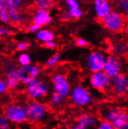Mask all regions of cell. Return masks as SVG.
Returning <instances> with one entry per match:
<instances>
[{"label": "cell", "mask_w": 128, "mask_h": 129, "mask_svg": "<svg viewBox=\"0 0 128 129\" xmlns=\"http://www.w3.org/2000/svg\"><path fill=\"white\" fill-rule=\"evenodd\" d=\"M116 3L118 10H120L124 15H128V0H118Z\"/></svg>", "instance_id": "obj_26"}, {"label": "cell", "mask_w": 128, "mask_h": 129, "mask_svg": "<svg viewBox=\"0 0 128 129\" xmlns=\"http://www.w3.org/2000/svg\"><path fill=\"white\" fill-rule=\"evenodd\" d=\"M12 124L5 115L0 117V129H12Z\"/></svg>", "instance_id": "obj_28"}, {"label": "cell", "mask_w": 128, "mask_h": 129, "mask_svg": "<svg viewBox=\"0 0 128 129\" xmlns=\"http://www.w3.org/2000/svg\"><path fill=\"white\" fill-rule=\"evenodd\" d=\"M13 34V30L8 26H2L0 28V35L2 38H8Z\"/></svg>", "instance_id": "obj_32"}, {"label": "cell", "mask_w": 128, "mask_h": 129, "mask_svg": "<svg viewBox=\"0 0 128 129\" xmlns=\"http://www.w3.org/2000/svg\"><path fill=\"white\" fill-rule=\"evenodd\" d=\"M95 129H115V128L113 127V124L110 122L102 119L101 121H99Z\"/></svg>", "instance_id": "obj_30"}, {"label": "cell", "mask_w": 128, "mask_h": 129, "mask_svg": "<svg viewBox=\"0 0 128 129\" xmlns=\"http://www.w3.org/2000/svg\"><path fill=\"white\" fill-rule=\"evenodd\" d=\"M3 115H5L13 124L20 125L28 122L26 106L17 102L7 104L4 107Z\"/></svg>", "instance_id": "obj_5"}, {"label": "cell", "mask_w": 128, "mask_h": 129, "mask_svg": "<svg viewBox=\"0 0 128 129\" xmlns=\"http://www.w3.org/2000/svg\"><path fill=\"white\" fill-rule=\"evenodd\" d=\"M31 20L33 23L39 25L41 28H43L51 23L52 16L49 10L36 9L32 15Z\"/></svg>", "instance_id": "obj_15"}, {"label": "cell", "mask_w": 128, "mask_h": 129, "mask_svg": "<svg viewBox=\"0 0 128 129\" xmlns=\"http://www.w3.org/2000/svg\"><path fill=\"white\" fill-rule=\"evenodd\" d=\"M43 46L45 48H48L50 50H54V49H55L57 47V43L54 41H49V42L44 44Z\"/></svg>", "instance_id": "obj_35"}, {"label": "cell", "mask_w": 128, "mask_h": 129, "mask_svg": "<svg viewBox=\"0 0 128 129\" xmlns=\"http://www.w3.org/2000/svg\"><path fill=\"white\" fill-rule=\"evenodd\" d=\"M28 122L30 124H40L47 119L49 113V106L42 100H30L25 104Z\"/></svg>", "instance_id": "obj_3"}, {"label": "cell", "mask_w": 128, "mask_h": 129, "mask_svg": "<svg viewBox=\"0 0 128 129\" xmlns=\"http://www.w3.org/2000/svg\"><path fill=\"white\" fill-rule=\"evenodd\" d=\"M30 48V43L26 41H20L19 42H17L16 49L17 51H19L20 53L22 52H26Z\"/></svg>", "instance_id": "obj_27"}, {"label": "cell", "mask_w": 128, "mask_h": 129, "mask_svg": "<svg viewBox=\"0 0 128 129\" xmlns=\"http://www.w3.org/2000/svg\"><path fill=\"white\" fill-rule=\"evenodd\" d=\"M54 38H55L54 33L51 30L44 28V27L36 34V41L41 43L42 44L51 41H54Z\"/></svg>", "instance_id": "obj_19"}, {"label": "cell", "mask_w": 128, "mask_h": 129, "mask_svg": "<svg viewBox=\"0 0 128 129\" xmlns=\"http://www.w3.org/2000/svg\"><path fill=\"white\" fill-rule=\"evenodd\" d=\"M50 84L53 92L65 99L69 97L71 91V85L68 76L62 72H55L51 76Z\"/></svg>", "instance_id": "obj_7"}, {"label": "cell", "mask_w": 128, "mask_h": 129, "mask_svg": "<svg viewBox=\"0 0 128 129\" xmlns=\"http://www.w3.org/2000/svg\"><path fill=\"white\" fill-rule=\"evenodd\" d=\"M9 18L10 23L15 26H23L26 25L29 22L30 16L25 11L21 10H15L9 11Z\"/></svg>", "instance_id": "obj_16"}, {"label": "cell", "mask_w": 128, "mask_h": 129, "mask_svg": "<svg viewBox=\"0 0 128 129\" xmlns=\"http://www.w3.org/2000/svg\"><path fill=\"white\" fill-rule=\"evenodd\" d=\"M103 120L110 122L115 129H128V110L120 107H108L102 110Z\"/></svg>", "instance_id": "obj_1"}, {"label": "cell", "mask_w": 128, "mask_h": 129, "mask_svg": "<svg viewBox=\"0 0 128 129\" xmlns=\"http://www.w3.org/2000/svg\"><path fill=\"white\" fill-rule=\"evenodd\" d=\"M113 52L118 57L124 56L128 53V45L123 42L115 44L113 47Z\"/></svg>", "instance_id": "obj_22"}, {"label": "cell", "mask_w": 128, "mask_h": 129, "mask_svg": "<svg viewBox=\"0 0 128 129\" xmlns=\"http://www.w3.org/2000/svg\"><path fill=\"white\" fill-rule=\"evenodd\" d=\"M111 89L113 93L118 96H123L128 94V75L121 73L112 79Z\"/></svg>", "instance_id": "obj_13"}, {"label": "cell", "mask_w": 128, "mask_h": 129, "mask_svg": "<svg viewBox=\"0 0 128 129\" xmlns=\"http://www.w3.org/2000/svg\"><path fill=\"white\" fill-rule=\"evenodd\" d=\"M103 72L112 79L123 73V64L120 57L113 54L108 55Z\"/></svg>", "instance_id": "obj_11"}, {"label": "cell", "mask_w": 128, "mask_h": 129, "mask_svg": "<svg viewBox=\"0 0 128 129\" xmlns=\"http://www.w3.org/2000/svg\"><path fill=\"white\" fill-rule=\"evenodd\" d=\"M88 84L91 89L100 93H106L111 89L112 79L103 71L90 73L88 78Z\"/></svg>", "instance_id": "obj_9"}, {"label": "cell", "mask_w": 128, "mask_h": 129, "mask_svg": "<svg viewBox=\"0 0 128 129\" xmlns=\"http://www.w3.org/2000/svg\"><path fill=\"white\" fill-rule=\"evenodd\" d=\"M100 21L105 29L112 33L122 31L126 26L125 15L118 10H113Z\"/></svg>", "instance_id": "obj_8"}, {"label": "cell", "mask_w": 128, "mask_h": 129, "mask_svg": "<svg viewBox=\"0 0 128 129\" xmlns=\"http://www.w3.org/2000/svg\"><path fill=\"white\" fill-rule=\"evenodd\" d=\"M51 87L49 82L40 76L25 86V93L30 100H43L49 96Z\"/></svg>", "instance_id": "obj_2"}, {"label": "cell", "mask_w": 128, "mask_h": 129, "mask_svg": "<svg viewBox=\"0 0 128 129\" xmlns=\"http://www.w3.org/2000/svg\"><path fill=\"white\" fill-rule=\"evenodd\" d=\"M41 68L36 64H30L28 66L19 67V74L22 84L26 86L36 78L40 76Z\"/></svg>", "instance_id": "obj_12"}, {"label": "cell", "mask_w": 128, "mask_h": 129, "mask_svg": "<svg viewBox=\"0 0 128 129\" xmlns=\"http://www.w3.org/2000/svg\"><path fill=\"white\" fill-rule=\"evenodd\" d=\"M109 1H110V2H112V3H117L118 2V0H109Z\"/></svg>", "instance_id": "obj_38"}, {"label": "cell", "mask_w": 128, "mask_h": 129, "mask_svg": "<svg viewBox=\"0 0 128 129\" xmlns=\"http://www.w3.org/2000/svg\"><path fill=\"white\" fill-rule=\"evenodd\" d=\"M16 62L20 66H25L32 63V58L30 55L26 52L20 53L16 58Z\"/></svg>", "instance_id": "obj_23"}, {"label": "cell", "mask_w": 128, "mask_h": 129, "mask_svg": "<svg viewBox=\"0 0 128 129\" xmlns=\"http://www.w3.org/2000/svg\"><path fill=\"white\" fill-rule=\"evenodd\" d=\"M65 102V98L63 97L62 96L52 92L51 94H49L48 98V106L54 109V110H58L63 107Z\"/></svg>", "instance_id": "obj_18"}, {"label": "cell", "mask_w": 128, "mask_h": 129, "mask_svg": "<svg viewBox=\"0 0 128 129\" xmlns=\"http://www.w3.org/2000/svg\"><path fill=\"white\" fill-rule=\"evenodd\" d=\"M0 20L1 21L6 24L10 23V18H9V13L6 9L3 6H0Z\"/></svg>", "instance_id": "obj_31"}, {"label": "cell", "mask_w": 128, "mask_h": 129, "mask_svg": "<svg viewBox=\"0 0 128 129\" xmlns=\"http://www.w3.org/2000/svg\"><path fill=\"white\" fill-rule=\"evenodd\" d=\"M65 4L68 10H75L81 8V5L78 0H65Z\"/></svg>", "instance_id": "obj_29"}, {"label": "cell", "mask_w": 128, "mask_h": 129, "mask_svg": "<svg viewBox=\"0 0 128 129\" xmlns=\"http://www.w3.org/2000/svg\"><path fill=\"white\" fill-rule=\"evenodd\" d=\"M68 98L73 105L79 108H86L93 102V96L89 89L80 84L72 87Z\"/></svg>", "instance_id": "obj_4"}, {"label": "cell", "mask_w": 128, "mask_h": 129, "mask_svg": "<svg viewBox=\"0 0 128 129\" xmlns=\"http://www.w3.org/2000/svg\"><path fill=\"white\" fill-rule=\"evenodd\" d=\"M8 89H9V88H8L6 83L3 79H2L1 81H0V93L5 94Z\"/></svg>", "instance_id": "obj_36"}, {"label": "cell", "mask_w": 128, "mask_h": 129, "mask_svg": "<svg viewBox=\"0 0 128 129\" xmlns=\"http://www.w3.org/2000/svg\"><path fill=\"white\" fill-rule=\"evenodd\" d=\"M85 129H95L99 123L98 118L92 114L83 113L78 115L77 121Z\"/></svg>", "instance_id": "obj_17"}, {"label": "cell", "mask_w": 128, "mask_h": 129, "mask_svg": "<svg viewBox=\"0 0 128 129\" xmlns=\"http://www.w3.org/2000/svg\"><path fill=\"white\" fill-rule=\"evenodd\" d=\"M75 43L76 46H78L79 48H87L89 45V43L86 39H85L83 38H80V37L79 38H75Z\"/></svg>", "instance_id": "obj_33"}, {"label": "cell", "mask_w": 128, "mask_h": 129, "mask_svg": "<svg viewBox=\"0 0 128 129\" xmlns=\"http://www.w3.org/2000/svg\"><path fill=\"white\" fill-rule=\"evenodd\" d=\"M68 13L71 18V20H78L82 17L84 13L81 8L75 9V10H68Z\"/></svg>", "instance_id": "obj_25"}, {"label": "cell", "mask_w": 128, "mask_h": 129, "mask_svg": "<svg viewBox=\"0 0 128 129\" xmlns=\"http://www.w3.org/2000/svg\"><path fill=\"white\" fill-rule=\"evenodd\" d=\"M108 54L102 50L95 49L89 51L86 56L84 67L90 73L103 71Z\"/></svg>", "instance_id": "obj_6"}, {"label": "cell", "mask_w": 128, "mask_h": 129, "mask_svg": "<svg viewBox=\"0 0 128 129\" xmlns=\"http://www.w3.org/2000/svg\"><path fill=\"white\" fill-rule=\"evenodd\" d=\"M112 10L113 5L109 0H93V11L97 20H102Z\"/></svg>", "instance_id": "obj_14"}, {"label": "cell", "mask_w": 128, "mask_h": 129, "mask_svg": "<svg viewBox=\"0 0 128 129\" xmlns=\"http://www.w3.org/2000/svg\"><path fill=\"white\" fill-rule=\"evenodd\" d=\"M69 129H85L83 127H82L80 124H78V122L75 123V124H73L70 127Z\"/></svg>", "instance_id": "obj_37"}, {"label": "cell", "mask_w": 128, "mask_h": 129, "mask_svg": "<svg viewBox=\"0 0 128 129\" xmlns=\"http://www.w3.org/2000/svg\"><path fill=\"white\" fill-rule=\"evenodd\" d=\"M3 80L10 90H16L22 85L19 74V68L10 63L6 66Z\"/></svg>", "instance_id": "obj_10"}, {"label": "cell", "mask_w": 128, "mask_h": 129, "mask_svg": "<svg viewBox=\"0 0 128 129\" xmlns=\"http://www.w3.org/2000/svg\"><path fill=\"white\" fill-rule=\"evenodd\" d=\"M26 0H0V6L4 7L9 12L15 10H21Z\"/></svg>", "instance_id": "obj_20"}, {"label": "cell", "mask_w": 128, "mask_h": 129, "mask_svg": "<svg viewBox=\"0 0 128 129\" xmlns=\"http://www.w3.org/2000/svg\"><path fill=\"white\" fill-rule=\"evenodd\" d=\"M61 55L60 53H55L45 61L44 66L47 68H54L61 61Z\"/></svg>", "instance_id": "obj_24"}, {"label": "cell", "mask_w": 128, "mask_h": 129, "mask_svg": "<svg viewBox=\"0 0 128 129\" xmlns=\"http://www.w3.org/2000/svg\"><path fill=\"white\" fill-rule=\"evenodd\" d=\"M26 29H27V31H28L29 33H30V34H36L41 29V27L39 25L32 22L31 23L27 25V28Z\"/></svg>", "instance_id": "obj_34"}, {"label": "cell", "mask_w": 128, "mask_h": 129, "mask_svg": "<svg viewBox=\"0 0 128 129\" xmlns=\"http://www.w3.org/2000/svg\"><path fill=\"white\" fill-rule=\"evenodd\" d=\"M36 9L50 10L54 6V0H32Z\"/></svg>", "instance_id": "obj_21"}]
</instances>
